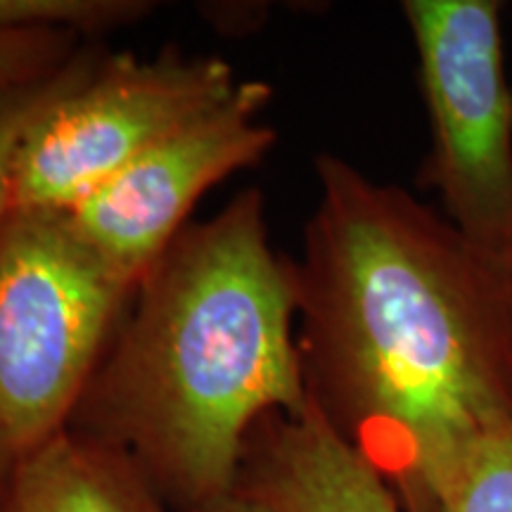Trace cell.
<instances>
[{
	"mask_svg": "<svg viewBox=\"0 0 512 512\" xmlns=\"http://www.w3.org/2000/svg\"><path fill=\"white\" fill-rule=\"evenodd\" d=\"M297 349L309 403L406 512H439L460 460L512 420V280L403 188L316 159Z\"/></svg>",
	"mask_w": 512,
	"mask_h": 512,
	"instance_id": "cell-1",
	"label": "cell"
},
{
	"mask_svg": "<svg viewBox=\"0 0 512 512\" xmlns=\"http://www.w3.org/2000/svg\"><path fill=\"white\" fill-rule=\"evenodd\" d=\"M309 406L294 261L261 190L190 223L133 290L69 430L117 448L174 512L235 494L249 434Z\"/></svg>",
	"mask_w": 512,
	"mask_h": 512,
	"instance_id": "cell-2",
	"label": "cell"
},
{
	"mask_svg": "<svg viewBox=\"0 0 512 512\" xmlns=\"http://www.w3.org/2000/svg\"><path fill=\"white\" fill-rule=\"evenodd\" d=\"M133 290L64 211L0 219V475L69 430Z\"/></svg>",
	"mask_w": 512,
	"mask_h": 512,
	"instance_id": "cell-3",
	"label": "cell"
},
{
	"mask_svg": "<svg viewBox=\"0 0 512 512\" xmlns=\"http://www.w3.org/2000/svg\"><path fill=\"white\" fill-rule=\"evenodd\" d=\"M432 147L420 185L460 238L512 280V88L501 3L406 0Z\"/></svg>",
	"mask_w": 512,
	"mask_h": 512,
	"instance_id": "cell-4",
	"label": "cell"
},
{
	"mask_svg": "<svg viewBox=\"0 0 512 512\" xmlns=\"http://www.w3.org/2000/svg\"><path fill=\"white\" fill-rule=\"evenodd\" d=\"M238 83L221 57L178 50L152 60L100 55L19 138L10 211L72 209L150 147L221 105Z\"/></svg>",
	"mask_w": 512,
	"mask_h": 512,
	"instance_id": "cell-5",
	"label": "cell"
},
{
	"mask_svg": "<svg viewBox=\"0 0 512 512\" xmlns=\"http://www.w3.org/2000/svg\"><path fill=\"white\" fill-rule=\"evenodd\" d=\"M271 88L240 81L233 95L171 133L105 185L64 211L76 235L121 280L138 287L190 226L202 195L261 162L275 143L264 121Z\"/></svg>",
	"mask_w": 512,
	"mask_h": 512,
	"instance_id": "cell-6",
	"label": "cell"
},
{
	"mask_svg": "<svg viewBox=\"0 0 512 512\" xmlns=\"http://www.w3.org/2000/svg\"><path fill=\"white\" fill-rule=\"evenodd\" d=\"M235 494L273 512H406L380 472L311 403L254 427Z\"/></svg>",
	"mask_w": 512,
	"mask_h": 512,
	"instance_id": "cell-7",
	"label": "cell"
},
{
	"mask_svg": "<svg viewBox=\"0 0 512 512\" xmlns=\"http://www.w3.org/2000/svg\"><path fill=\"white\" fill-rule=\"evenodd\" d=\"M0 512H174L117 448L64 430L12 467Z\"/></svg>",
	"mask_w": 512,
	"mask_h": 512,
	"instance_id": "cell-8",
	"label": "cell"
},
{
	"mask_svg": "<svg viewBox=\"0 0 512 512\" xmlns=\"http://www.w3.org/2000/svg\"><path fill=\"white\" fill-rule=\"evenodd\" d=\"M155 8L150 0H0V34L95 36L136 24Z\"/></svg>",
	"mask_w": 512,
	"mask_h": 512,
	"instance_id": "cell-9",
	"label": "cell"
},
{
	"mask_svg": "<svg viewBox=\"0 0 512 512\" xmlns=\"http://www.w3.org/2000/svg\"><path fill=\"white\" fill-rule=\"evenodd\" d=\"M439 512H512V420L472 444L441 496Z\"/></svg>",
	"mask_w": 512,
	"mask_h": 512,
	"instance_id": "cell-10",
	"label": "cell"
},
{
	"mask_svg": "<svg viewBox=\"0 0 512 512\" xmlns=\"http://www.w3.org/2000/svg\"><path fill=\"white\" fill-rule=\"evenodd\" d=\"M102 53L81 50L57 72L0 93V219L10 211V166L19 138L43 107L91 72Z\"/></svg>",
	"mask_w": 512,
	"mask_h": 512,
	"instance_id": "cell-11",
	"label": "cell"
},
{
	"mask_svg": "<svg viewBox=\"0 0 512 512\" xmlns=\"http://www.w3.org/2000/svg\"><path fill=\"white\" fill-rule=\"evenodd\" d=\"M79 53V38L57 31L0 34V93L57 72Z\"/></svg>",
	"mask_w": 512,
	"mask_h": 512,
	"instance_id": "cell-12",
	"label": "cell"
},
{
	"mask_svg": "<svg viewBox=\"0 0 512 512\" xmlns=\"http://www.w3.org/2000/svg\"><path fill=\"white\" fill-rule=\"evenodd\" d=\"M192 512H273V510L266 508L264 503L254 501V498H247L242 494H230L226 498H221V501L202 505V508Z\"/></svg>",
	"mask_w": 512,
	"mask_h": 512,
	"instance_id": "cell-13",
	"label": "cell"
},
{
	"mask_svg": "<svg viewBox=\"0 0 512 512\" xmlns=\"http://www.w3.org/2000/svg\"><path fill=\"white\" fill-rule=\"evenodd\" d=\"M3 482H5V475H0V503H3Z\"/></svg>",
	"mask_w": 512,
	"mask_h": 512,
	"instance_id": "cell-14",
	"label": "cell"
}]
</instances>
